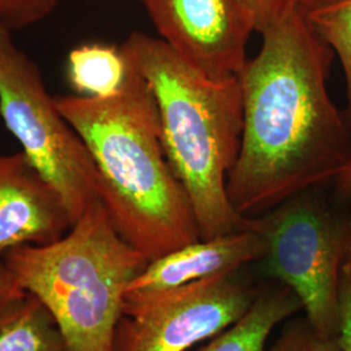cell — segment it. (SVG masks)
<instances>
[{
	"mask_svg": "<svg viewBox=\"0 0 351 351\" xmlns=\"http://www.w3.org/2000/svg\"><path fill=\"white\" fill-rule=\"evenodd\" d=\"M239 80L243 129L226 181L236 213L256 217L333 182L351 156V123L328 93L335 52L295 7L262 33Z\"/></svg>",
	"mask_w": 351,
	"mask_h": 351,
	"instance_id": "obj_1",
	"label": "cell"
},
{
	"mask_svg": "<svg viewBox=\"0 0 351 351\" xmlns=\"http://www.w3.org/2000/svg\"><path fill=\"white\" fill-rule=\"evenodd\" d=\"M111 98L53 97L85 143L113 226L149 262L201 239L188 193L164 149L160 114L146 80L128 63Z\"/></svg>",
	"mask_w": 351,
	"mask_h": 351,
	"instance_id": "obj_2",
	"label": "cell"
},
{
	"mask_svg": "<svg viewBox=\"0 0 351 351\" xmlns=\"http://www.w3.org/2000/svg\"><path fill=\"white\" fill-rule=\"evenodd\" d=\"M120 49L155 97L165 154L188 193L201 239L247 230L249 217L236 213L226 190L243 129L239 77L210 78L163 39L141 32Z\"/></svg>",
	"mask_w": 351,
	"mask_h": 351,
	"instance_id": "obj_3",
	"label": "cell"
},
{
	"mask_svg": "<svg viewBox=\"0 0 351 351\" xmlns=\"http://www.w3.org/2000/svg\"><path fill=\"white\" fill-rule=\"evenodd\" d=\"M1 259L46 304L72 351H113L126 289L149 264L119 234L101 201L62 239L16 247Z\"/></svg>",
	"mask_w": 351,
	"mask_h": 351,
	"instance_id": "obj_4",
	"label": "cell"
},
{
	"mask_svg": "<svg viewBox=\"0 0 351 351\" xmlns=\"http://www.w3.org/2000/svg\"><path fill=\"white\" fill-rule=\"evenodd\" d=\"M263 236L262 269L291 289L323 337H339V282L351 262V198L333 182L302 190L271 211L249 217Z\"/></svg>",
	"mask_w": 351,
	"mask_h": 351,
	"instance_id": "obj_5",
	"label": "cell"
},
{
	"mask_svg": "<svg viewBox=\"0 0 351 351\" xmlns=\"http://www.w3.org/2000/svg\"><path fill=\"white\" fill-rule=\"evenodd\" d=\"M0 23V116L21 151L58 190L72 221L99 201V178L82 139L56 108L37 63Z\"/></svg>",
	"mask_w": 351,
	"mask_h": 351,
	"instance_id": "obj_6",
	"label": "cell"
},
{
	"mask_svg": "<svg viewBox=\"0 0 351 351\" xmlns=\"http://www.w3.org/2000/svg\"><path fill=\"white\" fill-rule=\"evenodd\" d=\"M261 285L242 268L177 288L126 291L113 351H186L234 324Z\"/></svg>",
	"mask_w": 351,
	"mask_h": 351,
	"instance_id": "obj_7",
	"label": "cell"
},
{
	"mask_svg": "<svg viewBox=\"0 0 351 351\" xmlns=\"http://www.w3.org/2000/svg\"><path fill=\"white\" fill-rule=\"evenodd\" d=\"M159 38L203 75H239L252 26L239 0H141Z\"/></svg>",
	"mask_w": 351,
	"mask_h": 351,
	"instance_id": "obj_8",
	"label": "cell"
},
{
	"mask_svg": "<svg viewBox=\"0 0 351 351\" xmlns=\"http://www.w3.org/2000/svg\"><path fill=\"white\" fill-rule=\"evenodd\" d=\"M72 226L60 194L25 154H0V258L62 239Z\"/></svg>",
	"mask_w": 351,
	"mask_h": 351,
	"instance_id": "obj_9",
	"label": "cell"
},
{
	"mask_svg": "<svg viewBox=\"0 0 351 351\" xmlns=\"http://www.w3.org/2000/svg\"><path fill=\"white\" fill-rule=\"evenodd\" d=\"M267 243L254 230H241L211 239H199L151 261L126 291L177 288L207 277L224 275L263 261Z\"/></svg>",
	"mask_w": 351,
	"mask_h": 351,
	"instance_id": "obj_10",
	"label": "cell"
},
{
	"mask_svg": "<svg viewBox=\"0 0 351 351\" xmlns=\"http://www.w3.org/2000/svg\"><path fill=\"white\" fill-rule=\"evenodd\" d=\"M300 310L298 295L285 284L268 278L245 315L199 351H265L272 330Z\"/></svg>",
	"mask_w": 351,
	"mask_h": 351,
	"instance_id": "obj_11",
	"label": "cell"
},
{
	"mask_svg": "<svg viewBox=\"0 0 351 351\" xmlns=\"http://www.w3.org/2000/svg\"><path fill=\"white\" fill-rule=\"evenodd\" d=\"M0 351H72L46 304L25 289L0 300Z\"/></svg>",
	"mask_w": 351,
	"mask_h": 351,
	"instance_id": "obj_12",
	"label": "cell"
},
{
	"mask_svg": "<svg viewBox=\"0 0 351 351\" xmlns=\"http://www.w3.org/2000/svg\"><path fill=\"white\" fill-rule=\"evenodd\" d=\"M128 62L121 49L106 43H84L71 50L66 77L77 95L111 98L128 77Z\"/></svg>",
	"mask_w": 351,
	"mask_h": 351,
	"instance_id": "obj_13",
	"label": "cell"
},
{
	"mask_svg": "<svg viewBox=\"0 0 351 351\" xmlns=\"http://www.w3.org/2000/svg\"><path fill=\"white\" fill-rule=\"evenodd\" d=\"M307 21L339 56L346 84V117L351 123V0H332L303 11Z\"/></svg>",
	"mask_w": 351,
	"mask_h": 351,
	"instance_id": "obj_14",
	"label": "cell"
},
{
	"mask_svg": "<svg viewBox=\"0 0 351 351\" xmlns=\"http://www.w3.org/2000/svg\"><path fill=\"white\" fill-rule=\"evenodd\" d=\"M269 351H342L339 337H323L304 319L288 322Z\"/></svg>",
	"mask_w": 351,
	"mask_h": 351,
	"instance_id": "obj_15",
	"label": "cell"
},
{
	"mask_svg": "<svg viewBox=\"0 0 351 351\" xmlns=\"http://www.w3.org/2000/svg\"><path fill=\"white\" fill-rule=\"evenodd\" d=\"M59 0H0V23L11 30H20L50 17Z\"/></svg>",
	"mask_w": 351,
	"mask_h": 351,
	"instance_id": "obj_16",
	"label": "cell"
},
{
	"mask_svg": "<svg viewBox=\"0 0 351 351\" xmlns=\"http://www.w3.org/2000/svg\"><path fill=\"white\" fill-rule=\"evenodd\" d=\"M252 30L264 33L287 13L298 7L297 0H239Z\"/></svg>",
	"mask_w": 351,
	"mask_h": 351,
	"instance_id": "obj_17",
	"label": "cell"
},
{
	"mask_svg": "<svg viewBox=\"0 0 351 351\" xmlns=\"http://www.w3.org/2000/svg\"><path fill=\"white\" fill-rule=\"evenodd\" d=\"M339 341L342 351H351V262L341 274Z\"/></svg>",
	"mask_w": 351,
	"mask_h": 351,
	"instance_id": "obj_18",
	"label": "cell"
},
{
	"mask_svg": "<svg viewBox=\"0 0 351 351\" xmlns=\"http://www.w3.org/2000/svg\"><path fill=\"white\" fill-rule=\"evenodd\" d=\"M21 288L16 278L12 276L7 265L0 259V300L8 295L10 293L14 291L16 289Z\"/></svg>",
	"mask_w": 351,
	"mask_h": 351,
	"instance_id": "obj_19",
	"label": "cell"
},
{
	"mask_svg": "<svg viewBox=\"0 0 351 351\" xmlns=\"http://www.w3.org/2000/svg\"><path fill=\"white\" fill-rule=\"evenodd\" d=\"M333 184L341 194H343L348 198H351V156L349 162L345 164V167L341 169V172L335 178Z\"/></svg>",
	"mask_w": 351,
	"mask_h": 351,
	"instance_id": "obj_20",
	"label": "cell"
},
{
	"mask_svg": "<svg viewBox=\"0 0 351 351\" xmlns=\"http://www.w3.org/2000/svg\"><path fill=\"white\" fill-rule=\"evenodd\" d=\"M329 1H332V0H297V4H298V7L301 8L302 11H307L310 8L326 4Z\"/></svg>",
	"mask_w": 351,
	"mask_h": 351,
	"instance_id": "obj_21",
	"label": "cell"
}]
</instances>
